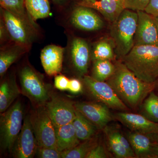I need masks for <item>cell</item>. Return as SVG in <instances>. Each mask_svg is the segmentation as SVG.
I'll list each match as a JSON object with an SVG mask.
<instances>
[{
  "instance_id": "19",
  "label": "cell",
  "mask_w": 158,
  "mask_h": 158,
  "mask_svg": "<svg viewBox=\"0 0 158 158\" xmlns=\"http://www.w3.org/2000/svg\"><path fill=\"white\" fill-rule=\"evenodd\" d=\"M57 149L60 152L68 150L80 143L72 123L55 127Z\"/></svg>"
},
{
  "instance_id": "36",
  "label": "cell",
  "mask_w": 158,
  "mask_h": 158,
  "mask_svg": "<svg viewBox=\"0 0 158 158\" xmlns=\"http://www.w3.org/2000/svg\"><path fill=\"white\" fill-rule=\"evenodd\" d=\"M152 141L153 150L156 158H158V135L157 134H149Z\"/></svg>"
},
{
  "instance_id": "13",
  "label": "cell",
  "mask_w": 158,
  "mask_h": 158,
  "mask_svg": "<svg viewBox=\"0 0 158 158\" xmlns=\"http://www.w3.org/2000/svg\"><path fill=\"white\" fill-rule=\"evenodd\" d=\"M71 22L75 27L85 31H96L104 26L102 20L88 7L79 6L73 11Z\"/></svg>"
},
{
  "instance_id": "24",
  "label": "cell",
  "mask_w": 158,
  "mask_h": 158,
  "mask_svg": "<svg viewBox=\"0 0 158 158\" xmlns=\"http://www.w3.org/2000/svg\"><path fill=\"white\" fill-rule=\"evenodd\" d=\"M93 62L91 77L97 81H105L114 73L115 64L110 60H98Z\"/></svg>"
},
{
  "instance_id": "34",
  "label": "cell",
  "mask_w": 158,
  "mask_h": 158,
  "mask_svg": "<svg viewBox=\"0 0 158 158\" xmlns=\"http://www.w3.org/2000/svg\"><path fill=\"white\" fill-rule=\"evenodd\" d=\"M83 90L81 82L77 79H72L69 81L68 90L71 93L78 94L81 93Z\"/></svg>"
},
{
  "instance_id": "28",
  "label": "cell",
  "mask_w": 158,
  "mask_h": 158,
  "mask_svg": "<svg viewBox=\"0 0 158 158\" xmlns=\"http://www.w3.org/2000/svg\"><path fill=\"white\" fill-rule=\"evenodd\" d=\"M22 54L19 48L9 49L1 52L0 54V75L2 77Z\"/></svg>"
},
{
  "instance_id": "30",
  "label": "cell",
  "mask_w": 158,
  "mask_h": 158,
  "mask_svg": "<svg viewBox=\"0 0 158 158\" xmlns=\"http://www.w3.org/2000/svg\"><path fill=\"white\" fill-rule=\"evenodd\" d=\"M35 156L39 158H61V152L56 148L38 146Z\"/></svg>"
},
{
  "instance_id": "35",
  "label": "cell",
  "mask_w": 158,
  "mask_h": 158,
  "mask_svg": "<svg viewBox=\"0 0 158 158\" xmlns=\"http://www.w3.org/2000/svg\"><path fill=\"white\" fill-rule=\"evenodd\" d=\"M144 11L154 17H158V0H151Z\"/></svg>"
},
{
  "instance_id": "1",
  "label": "cell",
  "mask_w": 158,
  "mask_h": 158,
  "mask_svg": "<svg viewBox=\"0 0 158 158\" xmlns=\"http://www.w3.org/2000/svg\"><path fill=\"white\" fill-rule=\"evenodd\" d=\"M115 66L114 73L107 82L128 108L136 110L154 90L156 83L141 81L120 60L116 61Z\"/></svg>"
},
{
  "instance_id": "20",
  "label": "cell",
  "mask_w": 158,
  "mask_h": 158,
  "mask_svg": "<svg viewBox=\"0 0 158 158\" xmlns=\"http://www.w3.org/2000/svg\"><path fill=\"white\" fill-rule=\"evenodd\" d=\"M15 80L8 79L2 82L0 86V112L4 113L20 94Z\"/></svg>"
},
{
  "instance_id": "29",
  "label": "cell",
  "mask_w": 158,
  "mask_h": 158,
  "mask_svg": "<svg viewBox=\"0 0 158 158\" xmlns=\"http://www.w3.org/2000/svg\"><path fill=\"white\" fill-rule=\"evenodd\" d=\"M2 9L10 11L12 14L27 22L25 11V0H0Z\"/></svg>"
},
{
  "instance_id": "6",
  "label": "cell",
  "mask_w": 158,
  "mask_h": 158,
  "mask_svg": "<svg viewBox=\"0 0 158 158\" xmlns=\"http://www.w3.org/2000/svg\"><path fill=\"white\" fill-rule=\"evenodd\" d=\"M30 118L38 146L58 149L55 126L44 105L37 106Z\"/></svg>"
},
{
  "instance_id": "31",
  "label": "cell",
  "mask_w": 158,
  "mask_h": 158,
  "mask_svg": "<svg viewBox=\"0 0 158 158\" xmlns=\"http://www.w3.org/2000/svg\"><path fill=\"white\" fill-rule=\"evenodd\" d=\"M151 0H123L125 9L134 11H144Z\"/></svg>"
},
{
  "instance_id": "5",
  "label": "cell",
  "mask_w": 158,
  "mask_h": 158,
  "mask_svg": "<svg viewBox=\"0 0 158 158\" xmlns=\"http://www.w3.org/2000/svg\"><path fill=\"white\" fill-rule=\"evenodd\" d=\"M21 93L37 106H44L51 94L48 88L37 73L30 66H25L20 72Z\"/></svg>"
},
{
  "instance_id": "4",
  "label": "cell",
  "mask_w": 158,
  "mask_h": 158,
  "mask_svg": "<svg viewBox=\"0 0 158 158\" xmlns=\"http://www.w3.org/2000/svg\"><path fill=\"white\" fill-rule=\"evenodd\" d=\"M23 111L21 103L17 101L0 117V146L3 151L11 152L15 141L22 128Z\"/></svg>"
},
{
  "instance_id": "16",
  "label": "cell",
  "mask_w": 158,
  "mask_h": 158,
  "mask_svg": "<svg viewBox=\"0 0 158 158\" xmlns=\"http://www.w3.org/2000/svg\"><path fill=\"white\" fill-rule=\"evenodd\" d=\"M71 56L74 67L81 76L88 72L91 52L87 41L80 38H74L71 46Z\"/></svg>"
},
{
  "instance_id": "11",
  "label": "cell",
  "mask_w": 158,
  "mask_h": 158,
  "mask_svg": "<svg viewBox=\"0 0 158 158\" xmlns=\"http://www.w3.org/2000/svg\"><path fill=\"white\" fill-rule=\"evenodd\" d=\"M76 110L91 122L98 129L104 128L113 117L110 109L102 103L84 102L74 104Z\"/></svg>"
},
{
  "instance_id": "27",
  "label": "cell",
  "mask_w": 158,
  "mask_h": 158,
  "mask_svg": "<svg viewBox=\"0 0 158 158\" xmlns=\"http://www.w3.org/2000/svg\"><path fill=\"white\" fill-rule=\"evenodd\" d=\"M142 106L144 116L151 121L158 123V96L153 90L144 100Z\"/></svg>"
},
{
  "instance_id": "17",
  "label": "cell",
  "mask_w": 158,
  "mask_h": 158,
  "mask_svg": "<svg viewBox=\"0 0 158 158\" xmlns=\"http://www.w3.org/2000/svg\"><path fill=\"white\" fill-rule=\"evenodd\" d=\"M63 52L64 49L55 45L47 46L41 51V64L48 75H55L62 70Z\"/></svg>"
},
{
  "instance_id": "25",
  "label": "cell",
  "mask_w": 158,
  "mask_h": 158,
  "mask_svg": "<svg viewBox=\"0 0 158 158\" xmlns=\"http://www.w3.org/2000/svg\"><path fill=\"white\" fill-rule=\"evenodd\" d=\"M98 144V138L94 136L72 149L61 152L62 158H86L88 153Z\"/></svg>"
},
{
  "instance_id": "3",
  "label": "cell",
  "mask_w": 158,
  "mask_h": 158,
  "mask_svg": "<svg viewBox=\"0 0 158 158\" xmlns=\"http://www.w3.org/2000/svg\"><path fill=\"white\" fill-rule=\"evenodd\" d=\"M137 11L125 9L113 23L110 34L115 55L119 60L122 59L134 47V38L138 23Z\"/></svg>"
},
{
  "instance_id": "21",
  "label": "cell",
  "mask_w": 158,
  "mask_h": 158,
  "mask_svg": "<svg viewBox=\"0 0 158 158\" xmlns=\"http://www.w3.org/2000/svg\"><path fill=\"white\" fill-rule=\"evenodd\" d=\"M77 137L81 141H85L95 136L97 127L76 110V116L72 122Z\"/></svg>"
},
{
  "instance_id": "18",
  "label": "cell",
  "mask_w": 158,
  "mask_h": 158,
  "mask_svg": "<svg viewBox=\"0 0 158 158\" xmlns=\"http://www.w3.org/2000/svg\"><path fill=\"white\" fill-rule=\"evenodd\" d=\"M127 137L136 157L156 158L149 135L131 131L128 133Z\"/></svg>"
},
{
  "instance_id": "7",
  "label": "cell",
  "mask_w": 158,
  "mask_h": 158,
  "mask_svg": "<svg viewBox=\"0 0 158 158\" xmlns=\"http://www.w3.org/2000/svg\"><path fill=\"white\" fill-rule=\"evenodd\" d=\"M83 81L90 94L100 102L114 110L126 111L128 109L107 82L99 81L88 76H84Z\"/></svg>"
},
{
  "instance_id": "38",
  "label": "cell",
  "mask_w": 158,
  "mask_h": 158,
  "mask_svg": "<svg viewBox=\"0 0 158 158\" xmlns=\"http://www.w3.org/2000/svg\"><path fill=\"white\" fill-rule=\"evenodd\" d=\"M155 88H157L158 89V79L157 81L156 82V87Z\"/></svg>"
},
{
  "instance_id": "9",
  "label": "cell",
  "mask_w": 158,
  "mask_h": 158,
  "mask_svg": "<svg viewBox=\"0 0 158 158\" xmlns=\"http://www.w3.org/2000/svg\"><path fill=\"white\" fill-rule=\"evenodd\" d=\"M38 147L31 125L30 115L26 116L21 131L15 141L11 152L16 158H33Z\"/></svg>"
},
{
  "instance_id": "26",
  "label": "cell",
  "mask_w": 158,
  "mask_h": 158,
  "mask_svg": "<svg viewBox=\"0 0 158 158\" xmlns=\"http://www.w3.org/2000/svg\"><path fill=\"white\" fill-rule=\"evenodd\" d=\"M112 44L106 40L97 43L91 52V59L94 61L98 60H113L115 58Z\"/></svg>"
},
{
  "instance_id": "32",
  "label": "cell",
  "mask_w": 158,
  "mask_h": 158,
  "mask_svg": "<svg viewBox=\"0 0 158 158\" xmlns=\"http://www.w3.org/2000/svg\"><path fill=\"white\" fill-rule=\"evenodd\" d=\"M108 157L106 151L104 147L100 144H98L90 150L86 156V158H106Z\"/></svg>"
},
{
  "instance_id": "33",
  "label": "cell",
  "mask_w": 158,
  "mask_h": 158,
  "mask_svg": "<svg viewBox=\"0 0 158 158\" xmlns=\"http://www.w3.org/2000/svg\"><path fill=\"white\" fill-rule=\"evenodd\" d=\"M69 81L66 77L63 75H58L55 77V87L60 90H68Z\"/></svg>"
},
{
  "instance_id": "40",
  "label": "cell",
  "mask_w": 158,
  "mask_h": 158,
  "mask_svg": "<svg viewBox=\"0 0 158 158\" xmlns=\"http://www.w3.org/2000/svg\"></svg>"
},
{
  "instance_id": "14",
  "label": "cell",
  "mask_w": 158,
  "mask_h": 158,
  "mask_svg": "<svg viewBox=\"0 0 158 158\" xmlns=\"http://www.w3.org/2000/svg\"><path fill=\"white\" fill-rule=\"evenodd\" d=\"M115 118L131 131L146 135L158 133V123L151 121L143 115L119 112L116 113Z\"/></svg>"
},
{
  "instance_id": "12",
  "label": "cell",
  "mask_w": 158,
  "mask_h": 158,
  "mask_svg": "<svg viewBox=\"0 0 158 158\" xmlns=\"http://www.w3.org/2000/svg\"><path fill=\"white\" fill-rule=\"evenodd\" d=\"M2 11L7 31L12 39L21 45L29 44L31 36L27 22L10 11L3 9Z\"/></svg>"
},
{
  "instance_id": "15",
  "label": "cell",
  "mask_w": 158,
  "mask_h": 158,
  "mask_svg": "<svg viewBox=\"0 0 158 158\" xmlns=\"http://www.w3.org/2000/svg\"><path fill=\"white\" fill-rule=\"evenodd\" d=\"M78 4L97 10L112 23L125 9L123 0H81Z\"/></svg>"
},
{
  "instance_id": "23",
  "label": "cell",
  "mask_w": 158,
  "mask_h": 158,
  "mask_svg": "<svg viewBox=\"0 0 158 158\" xmlns=\"http://www.w3.org/2000/svg\"><path fill=\"white\" fill-rule=\"evenodd\" d=\"M27 10L34 20L48 17L50 12L48 0H25Z\"/></svg>"
},
{
  "instance_id": "2",
  "label": "cell",
  "mask_w": 158,
  "mask_h": 158,
  "mask_svg": "<svg viewBox=\"0 0 158 158\" xmlns=\"http://www.w3.org/2000/svg\"><path fill=\"white\" fill-rule=\"evenodd\" d=\"M122 62L137 77L150 84L158 79V46H135Z\"/></svg>"
},
{
  "instance_id": "37",
  "label": "cell",
  "mask_w": 158,
  "mask_h": 158,
  "mask_svg": "<svg viewBox=\"0 0 158 158\" xmlns=\"http://www.w3.org/2000/svg\"><path fill=\"white\" fill-rule=\"evenodd\" d=\"M154 18L155 20L156 24L157 27L158 31V17H154Z\"/></svg>"
},
{
  "instance_id": "39",
  "label": "cell",
  "mask_w": 158,
  "mask_h": 158,
  "mask_svg": "<svg viewBox=\"0 0 158 158\" xmlns=\"http://www.w3.org/2000/svg\"><path fill=\"white\" fill-rule=\"evenodd\" d=\"M55 2H62L63 0H53Z\"/></svg>"
},
{
  "instance_id": "8",
  "label": "cell",
  "mask_w": 158,
  "mask_h": 158,
  "mask_svg": "<svg viewBox=\"0 0 158 158\" xmlns=\"http://www.w3.org/2000/svg\"><path fill=\"white\" fill-rule=\"evenodd\" d=\"M44 106L55 127L71 123L75 117L74 104L63 98L51 95Z\"/></svg>"
},
{
  "instance_id": "10",
  "label": "cell",
  "mask_w": 158,
  "mask_h": 158,
  "mask_svg": "<svg viewBox=\"0 0 158 158\" xmlns=\"http://www.w3.org/2000/svg\"><path fill=\"white\" fill-rule=\"evenodd\" d=\"M138 19L134 46L153 45L158 46V31L154 17L144 11H137Z\"/></svg>"
},
{
  "instance_id": "22",
  "label": "cell",
  "mask_w": 158,
  "mask_h": 158,
  "mask_svg": "<svg viewBox=\"0 0 158 158\" xmlns=\"http://www.w3.org/2000/svg\"><path fill=\"white\" fill-rule=\"evenodd\" d=\"M104 131L110 151L116 158H133L131 155L123 147L118 138L117 129L109 127L107 126L104 128Z\"/></svg>"
}]
</instances>
